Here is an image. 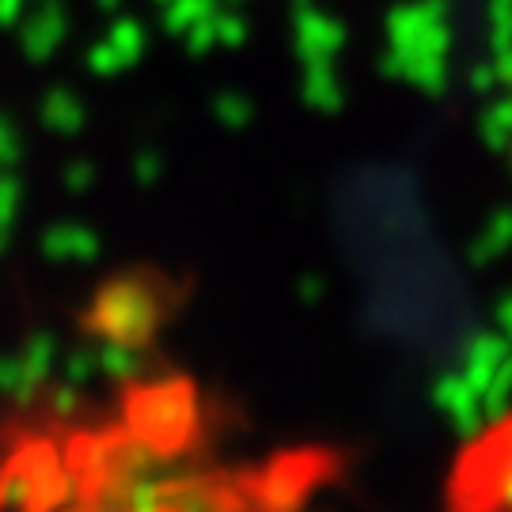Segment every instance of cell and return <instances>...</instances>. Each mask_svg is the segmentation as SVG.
<instances>
[{
    "label": "cell",
    "instance_id": "cell-6",
    "mask_svg": "<svg viewBox=\"0 0 512 512\" xmlns=\"http://www.w3.org/2000/svg\"><path fill=\"white\" fill-rule=\"evenodd\" d=\"M505 152H509V160H512V145H509V148H505Z\"/></svg>",
    "mask_w": 512,
    "mask_h": 512
},
{
    "label": "cell",
    "instance_id": "cell-2",
    "mask_svg": "<svg viewBox=\"0 0 512 512\" xmlns=\"http://www.w3.org/2000/svg\"><path fill=\"white\" fill-rule=\"evenodd\" d=\"M346 27L342 19L323 12V8H304L296 16V54L304 65H334V57L342 54Z\"/></svg>",
    "mask_w": 512,
    "mask_h": 512
},
{
    "label": "cell",
    "instance_id": "cell-1",
    "mask_svg": "<svg viewBox=\"0 0 512 512\" xmlns=\"http://www.w3.org/2000/svg\"><path fill=\"white\" fill-rule=\"evenodd\" d=\"M448 4L414 0L387 19V73L421 92H440L448 84Z\"/></svg>",
    "mask_w": 512,
    "mask_h": 512
},
{
    "label": "cell",
    "instance_id": "cell-5",
    "mask_svg": "<svg viewBox=\"0 0 512 512\" xmlns=\"http://www.w3.org/2000/svg\"><path fill=\"white\" fill-rule=\"evenodd\" d=\"M482 137H486L494 148L512 145V99L494 103V107L482 114Z\"/></svg>",
    "mask_w": 512,
    "mask_h": 512
},
{
    "label": "cell",
    "instance_id": "cell-3",
    "mask_svg": "<svg viewBox=\"0 0 512 512\" xmlns=\"http://www.w3.org/2000/svg\"><path fill=\"white\" fill-rule=\"evenodd\" d=\"M0 512H42L38 509V482L31 467V452H23L0 475Z\"/></svg>",
    "mask_w": 512,
    "mask_h": 512
},
{
    "label": "cell",
    "instance_id": "cell-4",
    "mask_svg": "<svg viewBox=\"0 0 512 512\" xmlns=\"http://www.w3.org/2000/svg\"><path fill=\"white\" fill-rule=\"evenodd\" d=\"M304 99L323 110H334L342 103V84L334 65H304Z\"/></svg>",
    "mask_w": 512,
    "mask_h": 512
}]
</instances>
